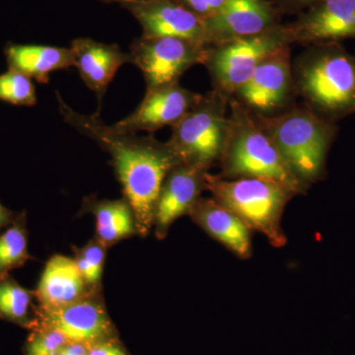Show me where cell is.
<instances>
[{
  "label": "cell",
  "mask_w": 355,
  "mask_h": 355,
  "mask_svg": "<svg viewBox=\"0 0 355 355\" xmlns=\"http://www.w3.org/2000/svg\"><path fill=\"white\" fill-rule=\"evenodd\" d=\"M280 16L268 0H226L205 20L209 46L256 36L279 27Z\"/></svg>",
  "instance_id": "obj_11"
},
{
  "label": "cell",
  "mask_w": 355,
  "mask_h": 355,
  "mask_svg": "<svg viewBox=\"0 0 355 355\" xmlns=\"http://www.w3.org/2000/svg\"><path fill=\"white\" fill-rule=\"evenodd\" d=\"M209 170L197 165L179 163L166 175L154 211L153 228L158 240L180 217L189 214L196 202L207 190Z\"/></svg>",
  "instance_id": "obj_13"
},
{
  "label": "cell",
  "mask_w": 355,
  "mask_h": 355,
  "mask_svg": "<svg viewBox=\"0 0 355 355\" xmlns=\"http://www.w3.org/2000/svg\"><path fill=\"white\" fill-rule=\"evenodd\" d=\"M64 349V347H62ZM58 355H69L67 354V352H64V349L60 350V352H58Z\"/></svg>",
  "instance_id": "obj_31"
},
{
  "label": "cell",
  "mask_w": 355,
  "mask_h": 355,
  "mask_svg": "<svg viewBox=\"0 0 355 355\" xmlns=\"http://www.w3.org/2000/svg\"><path fill=\"white\" fill-rule=\"evenodd\" d=\"M89 355H128L118 338L89 345Z\"/></svg>",
  "instance_id": "obj_27"
},
{
  "label": "cell",
  "mask_w": 355,
  "mask_h": 355,
  "mask_svg": "<svg viewBox=\"0 0 355 355\" xmlns=\"http://www.w3.org/2000/svg\"><path fill=\"white\" fill-rule=\"evenodd\" d=\"M35 291L21 286L10 275L0 279V318L24 328L38 323V305Z\"/></svg>",
  "instance_id": "obj_20"
},
{
  "label": "cell",
  "mask_w": 355,
  "mask_h": 355,
  "mask_svg": "<svg viewBox=\"0 0 355 355\" xmlns=\"http://www.w3.org/2000/svg\"><path fill=\"white\" fill-rule=\"evenodd\" d=\"M33 260L28 251L27 218L20 212L12 223L0 232V279Z\"/></svg>",
  "instance_id": "obj_21"
},
{
  "label": "cell",
  "mask_w": 355,
  "mask_h": 355,
  "mask_svg": "<svg viewBox=\"0 0 355 355\" xmlns=\"http://www.w3.org/2000/svg\"><path fill=\"white\" fill-rule=\"evenodd\" d=\"M224 179L260 178L287 187L296 195L309 188L294 176L279 149L254 119V114L231 97L225 146L219 160Z\"/></svg>",
  "instance_id": "obj_3"
},
{
  "label": "cell",
  "mask_w": 355,
  "mask_h": 355,
  "mask_svg": "<svg viewBox=\"0 0 355 355\" xmlns=\"http://www.w3.org/2000/svg\"><path fill=\"white\" fill-rule=\"evenodd\" d=\"M292 44L355 40V0H324L286 24Z\"/></svg>",
  "instance_id": "obj_12"
},
{
  "label": "cell",
  "mask_w": 355,
  "mask_h": 355,
  "mask_svg": "<svg viewBox=\"0 0 355 355\" xmlns=\"http://www.w3.org/2000/svg\"><path fill=\"white\" fill-rule=\"evenodd\" d=\"M303 104L327 120L355 114V55L340 42L309 44L292 62Z\"/></svg>",
  "instance_id": "obj_1"
},
{
  "label": "cell",
  "mask_w": 355,
  "mask_h": 355,
  "mask_svg": "<svg viewBox=\"0 0 355 355\" xmlns=\"http://www.w3.org/2000/svg\"><path fill=\"white\" fill-rule=\"evenodd\" d=\"M191 220L241 260L253 254L252 230L234 212L212 198H198L188 214Z\"/></svg>",
  "instance_id": "obj_16"
},
{
  "label": "cell",
  "mask_w": 355,
  "mask_h": 355,
  "mask_svg": "<svg viewBox=\"0 0 355 355\" xmlns=\"http://www.w3.org/2000/svg\"><path fill=\"white\" fill-rule=\"evenodd\" d=\"M38 323L62 333L69 342L89 345L118 338L114 324L105 305L102 291L92 292L71 304L58 309L38 306Z\"/></svg>",
  "instance_id": "obj_9"
},
{
  "label": "cell",
  "mask_w": 355,
  "mask_h": 355,
  "mask_svg": "<svg viewBox=\"0 0 355 355\" xmlns=\"http://www.w3.org/2000/svg\"><path fill=\"white\" fill-rule=\"evenodd\" d=\"M62 349L69 355H89V347L85 343L67 342Z\"/></svg>",
  "instance_id": "obj_28"
},
{
  "label": "cell",
  "mask_w": 355,
  "mask_h": 355,
  "mask_svg": "<svg viewBox=\"0 0 355 355\" xmlns=\"http://www.w3.org/2000/svg\"><path fill=\"white\" fill-rule=\"evenodd\" d=\"M207 191L251 230L265 236L272 247L286 246L282 216L287 203L297 196L287 187L260 178L224 179L209 173Z\"/></svg>",
  "instance_id": "obj_4"
},
{
  "label": "cell",
  "mask_w": 355,
  "mask_h": 355,
  "mask_svg": "<svg viewBox=\"0 0 355 355\" xmlns=\"http://www.w3.org/2000/svg\"><path fill=\"white\" fill-rule=\"evenodd\" d=\"M121 6L141 26L142 36L175 37L209 46L205 21L175 0H151Z\"/></svg>",
  "instance_id": "obj_14"
},
{
  "label": "cell",
  "mask_w": 355,
  "mask_h": 355,
  "mask_svg": "<svg viewBox=\"0 0 355 355\" xmlns=\"http://www.w3.org/2000/svg\"><path fill=\"white\" fill-rule=\"evenodd\" d=\"M203 21L209 19L223 6L226 0H175Z\"/></svg>",
  "instance_id": "obj_25"
},
{
  "label": "cell",
  "mask_w": 355,
  "mask_h": 355,
  "mask_svg": "<svg viewBox=\"0 0 355 355\" xmlns=\"http://www.w3.org/2000/svg\"><path fill=\"white\" fill-rule=\"evenodd\" d=\"M34 291L39 307L53 310L71 304L98 291L89 286L73 258L53 254L46 261Z\"/></svg>",
  "instance_id": "obj_17"
},
{
  "label": "cell",
  "mask_w": 355,
  "mask_h": 355,
  "mask_svg": "<svg viewBox=\"0 0 355 355\" xmlns=\"http://www.w3.org/2000/svg\"><path fill=\"white\" fill-rule=\"evenodd\" d=\"M81 212L95 216V238L108 249L116 243L139 235L135 214L125 198L111 200L87 197L84 198Z\"/></svg>",
  "instance_id": "obj_19"
},
{
  "label": "cell",
  "mask_w": 355,
  "mask_h": 355,
  "mask_svg": "<svg viewBox=\"0 0 355 355\" xmlns=\"http://www.w3.org/2000/svg\"><path fill=\"white\" fill-rule=\"evenodd\" d=\"M4 55L9 69L21 72L41 84H48L53 72L73 67L70 48L8 43L4 48Z\"/></svg>",
  "instance_id": "obj_18"
},
{
  "label": "cell",
  "mask_w": 355,
  "mask_h": 355,
  "mask_svg": "<svg viewBox=\"0 0 355 355\" xmlns=\"http://www.w3.org/2000/svg\"><path fill=\"white\" fill-rule=\"evenodd\" d=\"M17 214L12 210L7 209L0 202V232H1L2 229L8 227L12 223Z\"/></svg>",
  "instance_id": "obj_29"
},
{
  "label": "cell",
  "mask_w": 355,
  "mask_h": 355,
  "mask_svg": "<svg viewBox=\"0 0 355 355\" xmlns=\"http://www.w3.org/2000/svg\"><path fill=\"white\" fill-rule=\"evenodd\" d=\"M0 101L14 106H35L38 99L32 79L9 69L0 74Z\"/></svg>",
  "instance_id": "obj_23"
},
{
  "label": "cell",
  "mask_w": 355,
  "mask_h": 355,
  "mask_svg": "<svg viewBox=\"0 0 355 355\" xmlns=\"http://www.w3.org/2000/svg\"><path fill=\"white\" fill-rule=\"evenodd\" d=\"M229 128V99L211 90L172 127L168 144L182 163L209 170L219 162Z\"/></svg>",
  "instance_id": "obj_5"
},
{
  "label": "cell",
  "mask_w": 355,
  "mask_h": 355,
  "mask_svg": "<svg viewBox=\"0 0 355 355\" xmlns=\"http://www.w3.org/2000/svg\"><path fill=\"white\" fill-rule=\"evenodd\" d=\"M25 345V355H58L69 342L62 333L48 327L36 326Z\"/></svg>",
  "instance_id": "obj_24"
},
{
  "label": "cell",
  "mask_w": 355,
  "mask_h": 355,
  "mask_svg": "<svg viewBox=\"0 0 355 355\" xmlns=\"http://www.w3.org/2000/svg\"><path fill=\"white\" fill-rule=\"evenodd\" d=\"M103 3H119L120 6L125 3H139V2L151 1V0H98Z\"/></svg>",
  "instance_id": "obj_30"
},
{
  "label": "cell",
  "mask_w": 355,
  "mask_h": 355,
  "mask_svg": "<svg viewBox=\"0 0 355 355\" xmlns=\"http://www.w3.org/2000/svg\"><path fill=\"white\" fill-rule=\"evenodd\" d=\"M207 46L175 37H146L133 40L132 64L141 71L146 91L179 83L193 65L203 64Z\"/></svg>",
  "instance_id": "obj_7"
},
{
  "label": "cell",
  "mask_w": 355,
  "mask_h": 355,
  "mask_svg": "<svg viewBox=\"0 0 355 355\" xmlns=\"http://www.w3.org/2000/svg\"><path fill=\"white\" fill-rule=\"evenodd\" d=\"M324 0H273L275 10L280 17L284 15H296L307 10Z\"/></svg>",
  "instance_id": "obj_26"
},
{
  "label": "cell",
  "mask_w": 355,
  "mask_h": 355,
  "mask_svg": "<svg viewBox=\"0 0 355 355\" xmlns=\"http://www.w3.org/2000/svg\"><path fill=\"white\" fill-rule=\"evenodd\" d=\"M70 49L73 67L85 85L97 96L100 113L103 98L119 69L132 64L130 53H123L118 44L100 43L89 38L73 40Z\"/></svg>",
  "instance_id": "obj_15"
},
{
  "label": "cell",
  "mask_w": 355,
  "mask_h": 355,
  "mask_svg": "<svg viewBox=\"0 0 355 355\" xmlns=\"http://www.w3.org/2000/svg\"><path fill=\"white\" fill-rule=\"evenodd\" d=\"M202 97V94L184 88L180 83L146 91L139 106L112 125L121 132L153 133L160 128L176 125Z\"/></svg>",
  "instance_id": "obj_10"
},
{
  "label": "cell",
  "mask_w": 355,
  "mask_h": 355,
  "mask_svg": "<svg viewBox=\"0 0 355 355\" xmlns=\"http://www.w3.org/2000/svg\"><path fill=\"white\" fill-rule=\"evenodd\" d=\"M286 46L292 44L286 24L256 36L209 46L203 65L209 70L212 90L230 99L266 58Z\"/></svg>",
  "instance_id": "obj_6"
},
{
  "label": "cell",
  "mask_w": 355,
  "mask_h": 355,
  "mask_svg": "<svg viewBox=\"0 0 355 355\" xmlns=\"http://www.w3.org/2000/svg\"><path fill=\"white\" fill-rule=\"evenodd\" d=\"M294 96L291 46H286L266 58L233 97L251 113L270 116L291 108Z\"/></svg>",
  "instance_id": "obj_8"
},
{
  "label": "cell",
  "mask_w": 355,
  "mask_h": 355,
  "mask_svg": "<svg viewBox=\"0 0 355 355\" xmlns=\"http://www.w3.org/2000/svg\"><path fill=\"white\" fill-rule=\"evenodd\" d=\"M254 116L301 183L310 189L326 179L327 160L338 132L336 123L303 103L275 116Z\"/></svg>",
  "instance_id": "obj_2"
},
{
  "label": "cell",
  "mask_w": 355,
  "mask_h": 355,
  "mask_svg": "<svg viewBox=\"0 0 355 355\" xmlns=\"http://www.w3.org/2000/svg\"><path fill=\"white\" fill-rule=\"evenodd\" d=\"M108 248L93 238L80 249L74 248V261L84 279L94 291H102L106 252Z\"/></svg>",
  "instance_id": "obj_22"
}]
</instances>
